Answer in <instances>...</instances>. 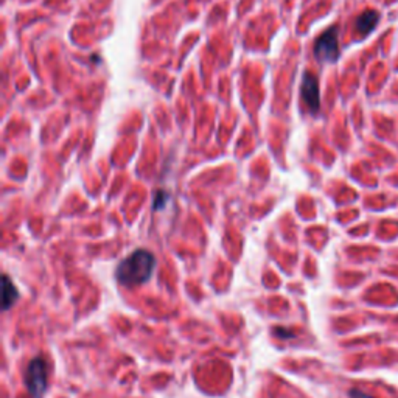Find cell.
Masks as SVG:
<instances>
[{
	"mask_svg": "<svg viewBox=\"0 0 398 398\" xmlns=\"http://www.w3.org/2000/svg\"><path fill=\"white\" fill-rule=\"evenodd\" d=\"M25 386L33 398H42L47 392V364L42 358H35L27 365L25 370Z\"/></svg>",
	"mask_w": 398,
	"mask_h": 398,
	"instance_id": "cell-2",
	"label": "cell"
},
{
	"mask_svg": "<svg viewBox=\"0 0 398 398\" xmlns=\"http://www.w3.org/2000/svg\"><path fill=\"white\" fill-rule=\"evenodd\" d=\"M350 398H372V397L361 391H356V389H352V391H350Z\"/></svg>",
	"mask_w": 398,
	"mask_h": 398,
	"instance_id": "cell-7",
	"label": "cell"
},
{
	"mask_svg": "<svg viewBox=\"0 0 398 398\" xmlns=\"http://www.w3.org/2000/svg\"><path fill=\"white\" fill-rule=\"evenodd\" d=\"M156 269V257L147 249H135L131 256L117 266L115 278L125 286H139L147 283Z\"/></svg>",
	"mask_w": 398,
	"mask_h": 398,
	"instance_id": "cell-1",
	"label": "cell"
},
{
	"mask_svg": "<svg viewBox=\"0 0 398 398\" xmlns=\"http://www.w3.org/2000/svg\"><path fill=\"white\" fill-rule=\"evenodd\" d=\"M378 21H380V14L377 11H365L356 19V31L361 36L369 35L370 31H373V28L377 27Z\"/></svg>",
	"mask_w": 398,
	"mask_h": 398,
	"instance_id": "cell-6",
	"label": "cell"
},
{
	"mask_svg": "<svg viewBox=\"0 0 398 398\" xmlns=\"http://www.w3.org/2000/svg\"><path fill=\"white\" fill-rule=\"evenodd\" d=\"M314 57L322 62H334L339 58L338 27L333 25L316 39Z\"/></svg>",
	"mask_w": 398,
	"mask_h": 398,
	"instance_id": "cell-3",
	"label": "cell"
},
{
	"mask_svg": "<svg viewBox=\"0 0 398 398\" xmlns=\"http://www.w3.org/2000/svg\"><path fill=\"white\" fill-rule=\"evenodd\" d=\"M300 95H302V100H304L307 108L312 110L313 114L319 113V109H321L319 81H317V78L313 74H309V72H305L304 78H302Z\"/></svg>",
	"mask_w": 398,
	"mask_h": 398,
	"instance_id": "cell-4",
	"label": "cell"
},
{
	"mask_svg": "<svg viewBox=\"0 0 398 398\" xmlns=\"http://www.w3.org/2000/svg\"><path fill=\"white\" fill-rule=\"evenodd\" d=\"M19 300V291L16 288V285L13 283V280L8 275H4V282H2V305L4 309H10L16 302Z\"/></svg>",
	"mask_w": 398,
	"mask_h": 398,
	"instance_id": "cell-5",
	"label": "cell"
}]
</instances>
